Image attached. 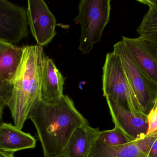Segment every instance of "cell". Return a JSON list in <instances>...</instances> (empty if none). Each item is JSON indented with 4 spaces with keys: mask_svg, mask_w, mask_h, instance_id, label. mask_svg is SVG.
<instances>
[{
    "mask_svg": "<svg viewBox=\"0 0 157 157\" xmlns=\"http://www.w3.org/2000/svg\"><path fill=\"white\" fill-rule=\"evenodd\" d=\"M21 62L12 81L13 91L7 107L14 125L22 130L41 101V77L47 57L39 45L23 47Z\"/></svg>",
    "mask_w": 157,
    "mask_h": 157,
    "instance_id": "obj_2",
    "label": "cell"
},
{
    "mask_svg": "<svg viewBox=\"0 0 157 157\" xmlns=\"http://www.w3.org/2000/svg\"><path fill=\"white\" fill-rule=\"evenodd\" d=\"M148 6L136 31L140 37L157 46V11L153 6Z\"/></svg>",
    "mask_w": 157,
    "mask_h": 157,
    "instance_id": "obj_15",
    "label": "cell"
},
{
    "mask_svg": "<svg viewBox=\"0 0 157 157\" xmlns=\"http://www.w3.org/2000/svg\"><path fill=\"white\" fill-rule=\"evenodd\" d=\"M13 44H10L8 42H5L3 41L0 40V52L6 49L11 47Z\"/></svg>",
    "mask_w": 157,
    "mask_h": 157,
    "instance_id": "obj_21",
    "label": "cell"
},
{
    "mask_svg": "<svg viewBox=\"0 0 157 157\" xmlns=\"http://www.w3.org/2000/svg\"><path fill=\"white\" fill-rule=\"evenodd\" d=\"M26 9L0 0V40L14 45L28 37Z\"/></svg>",
    "mask_w": 157,
    "mask_h": 157,
    "instance_id": "obj_6",
    "label": "cell"
},
{
    "mask_svg": "<svg viewBox=\"0 0 157 157\" xmlns=\"http://www.w3.org/2000/svg\"><path fill=\"white\" fill-rule=\"evenodd\" d=\"M0 157H14V154H7L0 152Z\"/></svg>",
    "mask_w": 157,
    "mask_h": 157,
    "instance_id": "obj_23",
    "label": "cell"
},
{
    "mask_svg": "<svg viewBox=\"0 0 157 157\" xmlns=\"http://www.w3.org/2000/svg\"><path fill=\"white\" fill-rule=\"evenodd\" d=\"M113 52L120 58L144 114L148 115L157 97V84L140 68L122 41L114 44Z\"/></svg>",
    "mask_w": 157,
    "mask_h": 157,
    "instance_id": "obj_5",
    "label": "cell"
},
{
    "mask_svg": "<svg viewBox=\"0 0 157 157\" xmlns=\"http://www.w3.org/2000/svg\"><path fill=\"white\" fill-rule=\"evenodd\" d=\"M106 99L115 127L118 128L130 142L137 141L147 136V115L144 113L135 114L113 100L109 98Z\"/></svg>",
    "mask_w": 157,
    "mask_h": 157,
    "instance_id": "obj_8",
    "label": "cell"
},
{
    "mask_svg": "<svg viewBox=\"0 0 157 157\" xmlns=\"http://www.w3.org/2000/svg\"><path fill=\"white\" fill-rule=\"evenodd\" d=\"M23 47L12 45L0 52V80L12 83L23 56Z\"/></svg>",
    "mask_w": 157,
    "mask_h": 157,
    "instance_id": "obj_14",
    "label": "cell"
},
{
    "mask_svg": "<svg viewBox=\"0 0 157 157\" xmlns=\"http://www.w3.org/2000/svg\"><path fill=\"white\" fill-rule=\"evenodd\" d=\"M147 157H157V138L153 143Z\"/></svg>",
    "mask_w": 157,
    "mask_h": 157,
    "instance_id": "obj_19",
    "label": "cell"
},
{
    "mask_svg": "<svg viewBox=\"0 0 157 157\" xmlns=\"http://www.w3.org/2000/svg\"><path fill=\"white\" fill-rule=\"evenodd\" d=\"M36 140L12 124H0V152L14 154L17 151L35 148Z\"/></svg>",
    "mask_w": 157,
    "mask_h": 157,
    "instance_id": "obj_12",
    "label": "cell"
},
{
    "mask_svg": "<svg viewBox=\"0 0 157 157\" xmlns=\"http://www.w3.org/2000/svg\"><path fill=\"white\" fill-rule=\"evenodd\" d=\"M102 72L103 96L113 100L135 114L144 113L121 60L113 52L107 53Z\"/></svg>",
    "mask_w": 157,
    "mask_h": 157,
    "instance_id": "obj_4",
    "label": "cell"
},
{
    "mask_svg": "<svg viewBox=\"0 0 157 157\" xmlns=\"http://www.w3.org/2000/svg\"><path fill=\"white\" fill-rule=\"evenodd\" d=\"M12 83L0 80V105L7 107L13 91Z\"/></svg>",
    "mask_w": 157,
    "mask_h": 157,
    "instance_id": "obj_17",
    "label": "cell"
},
{
    "mask_svg": "<svg viewBox=\"0 0 157 157\" xmlns=\"http://www.w3.org/2000/svg\"><path fill=\"white\" fill-rule=\"evenodd\" d=\"M137 2L148 6H153L157 11V0H138Z\"/></svg>",
    "mask_w": 157,
    "mask_h": 157,
    "instance_id": "obj_20",
    "label": "cell"
},
{
    "mask_svg": "<svg viewBox=\"0 0 157 157\" xmlns=\"http://www.w3.org/2000/svg\"><path fill=\"white\" fill-rule=\"evenodd\" d=\"M148 129L147 135L157 131V97L152 109L147 115Z\"/></svg>",
    "mask_w": 157,
    "mask_h": 157,
    "instance_id": "obj_18",
    "label": "cell"
},
{
    "mask_svg": "<svg viewBox=\"0 0 157 157\" xmlns=\"http://www.w3.org/2000/svg\"><path fill=\"white\" fill-rule=\"evenodd\" d=\"M157 131L144 138L124 144L110 146L97 140L89 157H147Z\"/></svg>",
    "mask_w": 157,
    "mask_h": 157,
    "instance_id": "obj_9",
    "label": "cell"
},
{
    "mask_svg": "<svg viewBox=\"0 0 157 157\" xmlns=\"http://www.w3.org/2000/svg\"><path fill=\"white\" fill-rule=\"evenodd\" d=\"M64 82L54 62L47 56L42 69L41 101L50 104L57 102L63 95Z\"/></svg>",
    "mask_w": 157,
    "mask_h": 157,
    "instance_id": "obj_11",
    "label": "cell"
},
{
    "mask_svg": "<svg viewBox=\"0 0 157 157\" xmlns=\"http://www.w3.org/2000/svg\"><path fill=\"white\" fill-rule=\"evenodd\" d=\"M26 10L29 26L38 45L46 46L56 35L55 16L43 0H28Z\"/></svg>",
    "mask_w": 157,
    "mask_h": 157,
    "instance_id": "obj_7",
    "label": "cell"
},
{
    "mask_svg": "<svg viewBox=\"0 0 157 157\" xmlns=\"http://www.w3.org/2000/svg\"><path fill=\"white\" fill-rule=\"evenodd\" d=\"M110 0H81L78 4V14L74 21L81 27L78 49L88 54L94 44L101 40L105 27L109 21Z\"/></svg>",
    "mask_w": 157,
    "mask_h": 157,
    "instance_id": "obj_3",
    "label": "cell"
},
{
    "mask_svg": "<svg viewBox=\"0 0 157 157\" xmlns=\"http://www.w3.org/2000/svg\"><path fill=\"white\" fill-rule=\"evenodd\" d=\"M98 140L110 146L121 145L131 142L116 127L112 130L101 131Z\"/></svg>",
    "mask_w": 157,
    "mask_h": 157,
    "instance_id": "obj_16",
    "label": "cell"
},
{
    "mask_svg": "<svg viewBox=\"0 0 157 157\" xmlns=\"http://www.w3.org/2000/svg\"><path fill=\"white\" fill-rule=\"evenodd\" d=\"M30 119L36 129L44 157L63 155L75 131L81 125L88 124L71 99L64 95L53 104L40 101Z\"/></svg>",
    "mask_w": 157,
    "mask_h": 157,
    "instance_id": "obj_1",
    "label": "cell"
},
{
    "mask_svg": "<svg viewBox=\"0 0 157 157\" xmlns=\"http://www.w3.org/2000/svg\"><path fill=\"white\" fill-rule=\"evenodd\" d=\"M101 131L99 128H93L89 124L78 127L70 137L63 155L66 157H89Z\"/></svg>",
    "mask_w": 157,
    "mask_h": 157,
    "instance_id": "obj_13",
    "label": "cell"
},
{
    "mask_svg": "<svg viewBox=\"0 0 157 157\" xmlns=\"http://www.w3.org/2000/svg\"><path fill=\"white\" fill-rule=\"evenodd\" d=\"M55 157H66L64 155H62L59 156Z\"/></svg>",
    "mask_w": 157,
    "mask_h": 157,
    "instance_id": "obj_24",
    "label": "cell"
},
{
    "mask_svg": "<svg viewBox=\"0 0 157 157\" xmlns=\"http://www.w3.org/2000/svg\"><path fill=\"white\" fill-rule=\"evenodd\" d=\"M122 41L138 66L157 84V46L141 37H122Z\"/></svg>",
    "mask_w": 157,
    "mask_h": 157,
    "instance_id": "obj_10",
    "label": "cell"
},
{
    "mask_svg": "<svg viewBox=\"0 0 157 157\" xmlns=\"http://www.w3.org/2000/svg\"><path fill=\"white\" fill-rule=\"evenodd\" d=\"M4 108L5 107H4L2 105H0V124L3 122L2 120V116Z\"/></svg>",
    "mask_w": 157,
    "mask_h": 157,
    "instance_id": "obj_22",
    "label": "cell"
}]
</instances>
